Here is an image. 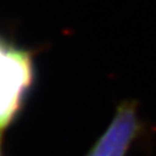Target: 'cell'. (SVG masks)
Here are the masks:
<instances>
[{"label": "cell", "instance_id": "cell-1", "mask_svg": "<svg viewBox=\"0 0 156 156\" xmlns=\"http://www.w3.org/2000/svg\"><path fill=\"white\" fill-rule=\"evenodd\" d=\"M139 128L136 103L125 101L117 108L111 124L86 156H126Z\"/></svg>", "mask_w": 156, "mask_h": 156}]
</instances>
